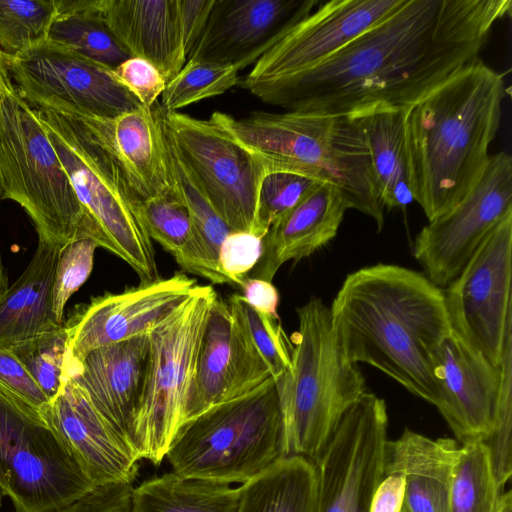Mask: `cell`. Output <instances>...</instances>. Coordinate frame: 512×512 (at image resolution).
<instances>
[{
    "label": "cell",
    "instance_id": "obj_18",
    "mask_svg": "<svg viewBox=\"0 0 512 512\" xmlns=\"http://www.w3.org/2000/svg\"><path fill=\"white\" fill-rule=\"evenodd\" d=\"M320 2L214 0L205 27L187 61L232 65L240 71L255 64Z\"/></svg>",
    "mask_w": 512,
    "mask_h": 512
},
{
    "label": "cell",
    "instance_id": "obj_5",
    "mask_svg": "<svg viewBox=\"0 0 512 512\" xmlns=\"http://www.w3.org/2000/svg\"><path fill=\"white\" fill-rule=\"evenodd\" d=\"M37 112L82 206L83 237L125 261L140 284L158 280L155 250L140 215L142 201L89 120Z\"/></svg>",
    "mask_w": 512,
    "mask_h": 512
},
{
    "label": "cell",
    "instance_id": "obj_7",
    "mask_svg": "<svg viewBox=\"0 0 512 512\" xmlns=\"http://www.w3.org/2000/svg\"><path fill=\"white\" fill-rule=\"evenodd\" d=\"M166 457L179 476L230 485L243 484L265 470L282 457L275 379L185 422Z\"/></svg>",
    "mask_w": 512,
    "mask_h": 512
},
{
    "label": "cell",
    "instance_id": "obj_38",
    "mask_svg": "<svg viewBox=\"0 0 512 512\" xmlns=\"http://www.w3.org/2000/svg\"><path fill=\"white\" fill-rule=\"evenodd\" d=\"M140 215L151 240L178 262L193 237L192 222L185 205L174 194L160 196L142 201Z\"/></svg>",
    "mask_w": 512,
    "mask_h": 512
},
{
    "label": "cell",
    "instance_id": "obj_26",
    "mask_svg": "<svg viewBox=\"0 0 512 512\" xmlns=\"http://www.w3.org/2000/svg\"><path fill=\"white\" fill-rule=\"evenodd\" d=\"M459 446L450 438L431 439L409 429L387 440L384 474L405 480L401 512H448L452 468Z\"/></svg>",
    "mask_w": 512,
    "mask_h": 512
},
{
    "label": "cell",
    "instance_id": "obj_37",
    "mask_svg": "<svg viewBox=\"0 0 512 512\" xmlns=\"http://www.w3.org/2000/svg\"><path fill=\"white\" fill-rule=\"evenodd\" d=\"M10 349L27 368L48 400L53 398L60 390L65 378L67 353L65 325L37 335Z\"/></svg>",
    "mask_w": 512,
    "mask_h": 512
},
{
    "label": "cell",
    "instance_id": "obj_2",
    "mask_svg": "<svg viewBox=\"0 0 512 512\" xmlns=\"http://www.w3.org/2000/svg\"><path fill=\"white\" fill-rule=\"evenodd\" d=\"M329 310L347 363L373 366L436 405L433 359L451 332L443 289L423 273L379 263L348 274Z\"/></svg>",
    "mask_w": 512,
    "mask_h": 512
},
{
    "label": "cell",
    "instance_id": "obj_6",
    "mask_svg": "<svg viewBox=\"0 0 512 512\" xmlns=\"http://www.w3.org/2000/svg\"><path fill=\"white\" fill-rule=\"evenodd\" d=\"M291 365L276 379L282 457L316 462L348 409L368 392L356 365L347 363L333 334L330 310L320 298L296 309Z\"/></svg>",
    "mask_w": 512,
    "mask_h": 512
},
{
    "label": "cell",
    "instance_id": "obj_41",
    "mask_svg": "<svg viewBox=\"0 0 512 512\" xmlns=\"http://www.w3.org/2000/svg\"><path fill=\"white\" fill-rule=\"evenodd\" d=\"M96 243L89 238H77L59 251L52 291V306L56 321L64 324V309L69 298L87 281L94 263Z\"/></svg>",
    "mask_w": 512,
    "mask_h": 512
},
{
    "label": "cell",
    "instance_id": "obj_40",
    "mask_svg": "<svg viewBox=\"0 0 512 512\" xmlns=\"http://www.w3.org/2000/svg\"><path fill=\"white\" fill-rule=\"evenodd\" d=\"M319 183L288 172L267 173L258 194L256 235L263 238L276 220L296 206Z\"/></svg>",
    "mask_w": 512,
    "mask_h": 512
},
{
    "label": "cell",
    "instance_id": "obj_29",
    "mask_svg": "<svg viewBox=\"0 0 512 512\" xmlns=\"http://www.w3.org/2000/svg\"><path fill=\"white\" fill-rule=\"evenodd\" d=\"M404 108L376 107L350 115L365 140L375 188L383 207L404 208L414 201Z\"/></svg>",
    "mask_w": 512,
    "mask_h": 512
},
{
    "label": "cell",
    "instance_id": "obj_11",
    "mask_svg": "<svg viewBox=\"0 0 512 512\" xmlns=\"http://www.w3.org/2000/svg\"><path fill=\"white\" fill-rule=\"evenodd\" d=\"M172 144L231 232L256 235L261 160L212 119H198L154 104Z\"/></svg>",
    "mask_w": 512,
    "mask_h": 512
},
{
    "label": "cell",
    "instance_id": "obj_52",
    "mask_svg": "<svg viewBox=\"0 0 512 512\" xmlns=\"http://www.w3.org/2000/svg\"><path fill=\"white\" fill-rule=\"evenodd\" d=\"M2 498H3V496H2V494L0 492V509H1V506H2Z\"/></svg>",
    "mask_w": 512,
    "mask_h": 512
},
{
    "label": "cell",
    "instance_id": "obj_4",
    "mask_svg": "<svg viewBox=\"0 0 512 512\" xmlns=\"http://www.w3.org/2000/svg\"><path fill=\"white\" fill-rule=\"evenodd\" d=\"M210 119L255 154L267 173L288 172L334 186L347 209L371 217L380 231L384 207L373 181L368 149L351 116L298 111L254 112Z\"/></svg>",
    "mask_w": 512,
    "mask_h": 512
},
{
    "label": "cell",
    "instance_id": "obj_42",
    "mask_svg": "<svg viewBox=\"0 0 512 512\" xmlns=\"http://www.w3.org/2000/svg\"><path fill=\"white\" fill-rule=\"evenodd\" d=\"M263 238L250 232H230L219 252V267L231 284L240 285L262 255Z\"/></svg>",
    "mask_w": 512,
    "mask_h": 512
},
{
    "label": "cell",
    "instance_id": "obj_20",
    "mask_svg": "<svg viewBox=\"0 0 512 512\" xmlns=\"http://www.w3.org/2000/svg\"><path fill=\"white\" fill-rule=\"evenodd\" d=\"M501 365L490 362L451 330L433 359L435 407L462 443L485 441L493 425Z\"/></svg>",
    "mask_w": 512,
    "mask_h": 512
},
{
    "label": "cell",
    "instance_id": "obj_30",
    "mask_svg": "<svg viewBox=\"0 0 512 512\" xmlns=\"http://www.w3.org/2000/svg\"><path fill=\"white\" fill-rule=\"evenodd\" d=\"M238 488L236 512H314L315 465L284 456Z\"/></svg>",
    "mask_w": 512,
    "mask_h": 512
},
{
    "label": "cell",
    "instance_id": "obj_10",
    "mask_svg": "<svg viewBox=\"0 0 512 512\" xmlns=\"http://www.w3.org/2000/svg\"><path fill=\"white\" fill-rule=\"evenodd\" d=\"M96 486L38 408L0 383V492L16 512H51Z\"/></svg>",
    "mask_w": 512,
    "mask_h": 512
},
{
    "label": "cell",
    "instance_id": "obj_47",
    "mask_svg": "<svg viewBox=\"0 0 512 512\" xmlns=\"http://www.w3.org/2000/svg\"><path fill=\"white\" fill-rule=\"evenodd\" d=\"M243 299L256 311L279 319V293L272 282L246 277L239 285Z\"/></svg>",
    "mask_w": 512,
    "mask_h": 512
},
{
    "label": "cell",
    "instance_id": "obj_25",
    "mask_svg": "<svg viewBox=\"0 0 512 512\" xmlns=\"http://www.w3.org/2000/svg\"><path fill=\"white\" fill-rule=\"evenodd\" d=\"M86 118L141 201L173 194L161 129L152 107L141 105L114 118Z\"/></svg>",
    "mask_w": 512,
    "mask_h": 512
},
{
    "label": "cell",
    "instance_id": "obj_46",
    "mask_svg": "<svg viewBox=\"0 0 512 512\" xmlns=\"http://www.w3.org/2000/svg\"><path fill=\"white\" fill-rule=\"evenodd\" d=\"M214 0H179L187 56L200 37Z\"/></svg>",
    "mask_w": 512,
    "mask_h": 512
},
{
    "label": "cell",
    "instance_id": "obj_43",
    "mask_svg": "<svg viewBox=\"0 0 512 512\" xmlns=\"http://www.w3.org/2000/svg\"><path fill=\"white\" fill-rule=\"evenodd\" d=\"M114 74L143 106L149 108L157 102L167 84L154 65L138 57H130L119 64L114 68Z\"/></svg>",
    "mask_w": 512,
    "mask_h": 512
},
{
    "label": "cell",
    "instance_id": "obj_9",
    "mask_svg": "<svg viewBox=\"0 0 512 512\" xmlns=\"http://www.w3.org/2000/svg\"><path fill=\"white\" fill-rule=\"evenodd\" d=\"M217 293L197 285L192 295L149 331L150 349L133 424L138 459L159 465L185 412L201 343Z\"/></svg>",
    "mask_w": 512,
    "mask_h": 512
},
{
    "label": "cell",
    "instance_id": "obj_8",
    "mask_svg": "<svg viewBox=\"0 0 512 512\" xmlns=\"http://www.w3.org/2000/svg\"><path fill=\"white\" fill-rule=\"evenodd\" d=\"M0 199L28 214L38 242L62 248L83 237L84 214L38 112L16 87L0 100Z\"/></svg>",
    "mask_w": 512,
    "mask_h": 512
},
{
    "label": "cell",
    "instance_id": "obj_51",
    "mask_svg": "<svg viewBox=\"0 0 512 512\" xmlns=\"http://www.w3.org/2000/svg\"><path fill=\"white\" fill-rule=\"evenodd\" d=\"M8 282H9V279H8V276L4 269V266L2 263V258H1V253H0V296L3 295L6 292V290L9 288Z\"/></svg>",
    "mask_w": 512,
    "mask_h": 512
},
{
    "label": "cell",
    "instance_id": "obj_34",
    "mask_svg": "<svg viewBox=\"0 0 512 512\" xmlns=\"http://www.w3.org/2000/svg\"><path fill=\"white\" fill-rule=\"evenodd\" d=\"M232 65L187 61L161 94L160 107L173 112L203 99L221 95L239 83Z\"/></svg>",
    "mask_w": 512,
    "mask_h": 512
},
{
    "label": "cell",
    "instance_id": "obj_50",
    "mask_svg": "<svg viewBox=\"0 0 512 512\" xmlns=\"http://www.w3.org/2000/svg\"><path fill=\"white\" fill-rule=\"evenodd\" d=\"M497 512H512V495L510 490L503 492L501 505Z\"/></svg>",
    "mask_w": 512,
    "mask_h": 512
},
{
    "label": "cell",
    "instance_id": "obj_35",
    "mask_svg": "<svg viewBox=\"0 0 512 512\" xmlns=\"http://www.w3.org/2000/svg\"><path fill=\"white\" fill-rule=\"evenodd\" d=\"M56 0H0V50L13 57L47 38Z\"/></svg>",
    "mask_w": 512,
    "mask_h": 512
},
{
    "label": "cell",
    "instance_id": "obj_48",
    "mask_svg": "<svg viewBox=\"0 0 512 512\" xmlns=\"http://www.w3.org/2000/svg\"><path fill=\"white\" fill-rule=\"evenodd\" d=\"M404 493L405 480L402 474H384L374 492L370 512H401Z\"/></svg>",
    "mask_w": 512,
    "mask_h": 512
},
{
    "label": "cell",
    "instance_id": "obj_13",
    "mask_svg": "<svg viewBox=\"0 0 512 512\" xmlns=\"http://www.w3.org/2000/svg\"><path fill=\"white\" fill-rule=\"evenodd\" d=\"M512 212L443 290L451 330L500 366L512 334Z\"/></svg>",
    "mask_w": 512,
    "mask_h": 512
},
{
    "label": "cell",
    "instance_id": "obj_28",
    "mask_svg": "<svg viewBox=\"0 0 512 512\" xmlns=\"http://www.w3.org/2000/svg\"><path fill=\"white\" fill-rule=\"evenodd\" d=\"M169 177L173 194L187 208L193 227L190 245L177 262L189 273L201 276L213 284H231L219 267V252L231 232L212 207L177 154L157 111Z\"/></svg>",
    "mask_w": 512,
    "mask_h": 512
},
{
    "label": "cell",
    "instance_id": "obj_19",
    "mask_svg": "<svg viewBox=\"0 0 512 512\" xmlns=\"http://www.w3.org/2000/svg\"><path fill=\"white\" fill-rule=\"evenodd\" d=\"M270 378L268 365L236 322L227 300L217 295L206 323L185 422L250 393Z\"/></svg>",
    "mask_w": 512,
    "mask_h": 512
},
{
    "label": "cell",
    "instance_id": "obj_21",
    "mask_svg": "<svg viewBox=\"0 0 512 512\" xmlns=\"http://www.w3.org/2000/svg\"><path fill=\"white\" fill-rule=\"evenodd\" d=\"M39 411L96 487L133 483L139 461L72 376Z\"/></svg>",
    "mask_w": 512,
    "mask_h": 512
},
{
    "label": "cell",
    "instance_id": "obj_33",
    "mask_svg": "<svg viewBox=\"0 0 512 512\" xmlns=\"http://www.w3.org/2000/svg\"><path fill=\"white\" fill-rule=\"evenodd\" d=\"M502 495L486 444L471 441L459 446L452 468L448 512H497Z\"/></svg>",
    "mask_w": 512,
    "mask_h": 512
},
{
    "label": "cell",
    "instance_id": "obj_15",
    "mask_svg": "<svg viewBox=\"0 0 512 512\" xmlns=\"http://www.w3.org/2000/svg\"><path fill=\"white\" fill-rule=\"evenodd\" d=\"M512 212V157L490 156L467 196L417 234L413 254L425 275L446 287L463 269L484 238Z\"/></svg>",
    "mask_w": 512,
    "mask_h": 512
},
{
    "label": "cell",
    "instance_id": "obj_24",
    "mask_svg": "<svg viewBox=\"0 0 512 512\" xmlns=\"http://www.w3.org/2000/svg\"><path fill=\"white\" fill-rule=\"evenodd\" d=\"M346 210L344 198L334 186L317 184L269 227L262 239L261 258L250 277L272 282L284 263L315 253L337 235Z\"/></svg>",
    "mask_w": 512,
    "mask_h": 512
},
{
    "label": "cell",
    "instance_id": "obj_12",
    "mask_svg": "<svg viewBox=\"0 0 512 512\" xmlns=\"http://www.w3.org/2000/svg\"><path fill=\"white\" fill-rule=\"evenodd\" d=\"M22 98L37 110L93 118H114L140 107L114 69L48 38L9 59Z\"/></svg>",
    "mask_w": 512,
    "mask_h": 512
},
{
    "label": "cell",
    "instance_id": "obj_16",
    "mask_svg": "<svg viewBox=\"0 0 512 512\" xmlns=\"http://www.w3.org/2000/svg\"><path fill=\"white\" fill-rule=\"evenodd\" d=\"M405 0H332L289 28L239 80L250 93L302 73L325 61L364 31L387 17Z\"/></svg>",
    "mask_w": 512,
    "mask_h": 512
},
{
    "label": "cell",
    "instance_id": "obj_32",
    "mask_svg": "<svg viewBox=\"0 0 512 512\" xmlns=\"http://www.w3.org/2000/svg\"><path fill=\"white\" fill-rule=\"evenodd\" d=\"M47 38L112 69L130 58L97 15L92 0H56Z\"/></svg>",
    "mask_w": 512,
    "mask_h": 512
},
{
    "label": "cell",
    "instance_id": "obj_14",
    "mask_svg": "<svg viewBox=\"0 0 512 512\" xmlns=\"http://www.w3.org/2000/svg\"><path fill=\"white\" fill-rule=\"evenodd\" d=\"M387 426L385 401L369 391L348 409L314 462V512H370L384 476Z\"/></svg>",
    "mask_w": 512,
    "mask_h": 512
},
{
    "label": "cell",
    "instance_id": "obj_36",
    "mask_svg": "<svg viewBox=\"0 0 512 512\" xmlns=\"http://www.w3.org/2000/svg\"><path fill=\"white\" fill-rule=\"evenodd\" d=\"M227 303L236 322L268 365L272 377L280 378L291 365L292 352L280 319L256 311L240 294L231 295Z\"/></svg>",
    "mask_w": 512,
    "mask_h": 512
},
{
    "label": "cell",
    "instance_id": "obj_23",
    "mask_svg": "<svg viewBox=\"0 0 512 512\" xmlns=\"http://www.w3.org/2000/svg\"><path fill=\"white\" fill-rule=\"evenodd\" d=\"M130 57L147 60L168 83L187 61L179 0H92Z\"/></svg>",
    "mask_w": 512,
    "mask_h": 512
},
{
    "label": "cell",
    "instance_id": "obj_17",
    "mask_svg": "<svg viewBox=\"0 0 512 512\" xmlns=\"http://www.w3.org/2000/svg\"><path fill=\"white\" fill-rule=\"evenodd\" d=\"M197 282L185 273L104 294L78 308L64 323L67 353L64 373L74 376L93 350L148 333L194 292Z\"/></svg>",
    "mask_w": 512,
    "mask_h": 512
},
{
    "label": "cell",
    "instance_id": "obj_31",
    "mask_svg": "<svg viewBox=\"0 0 512 512\" xmlns=\"http://www.w3.org/2000/svg\"><path fill=\"white\" fill-rule=\"evenodd\" d=\"M239 488L174 472L133 487L130 512H236Z\"/></svg>",
    "mask_w": 512,
    "mask_h": 512
},
{
    "label": "cell",
    "instance_id": "obj_39",
    "mask_svg": "<svg viewBox=\"0 0 512 512\" xmlns=\"http://www.w3.org/2000/svg\"><path fill=\"white\" fill-rule=\"evenodd\" d=\"M501 370L493 425L483 442L489 450L496 480L503 488L512 474V334L505 344Z\"/></svg>",
    "mask_w": 512,
    "mask_h": 512
},
{
    "label": "cell",
    "instance_id": "obj_1",
    "mask_svg": "<svg viewBox=\"0 0 512 512\" xmlns=\"http://www.w3.org/2000/svg\"><path fill=\"white\" fill-rule=\"evenodd\" d=\"M510 0H405L317 66L262 86L264 103L320 115L408 109L478 60Z\"/></svg>",
    "mask_w": 512,
    "mask_h": 512
},
{
    "label": "cell",
    "instance_id": "obj_22",
    "mask_svg": "<svg viewBox=\"0 0 512 512\" xmlns=\"http://www.w3.org/2000/svg\"><path fill=\"white\" fill-rule=\"evenodd\" d=\"M150 349L149 332L91 351L72 376L138 460L133 424Z\"/></svg>",
    "mask_w": 512,
    "mask_h": 512
},
{
    "label": "cell",
    "instance_id": "obj_44",
    "mask_svg": "<svg viewBox=\"0 0 512 512\" xmlns=\"http://www.w3.org/2000/svg\"><path fill=\"white\" fill-rule=\"evenodd\" d=\"M133 486L112 483L97 486L75 502L51 512H130Z\"/></svg>",
    "mask_w": 512,
    "mask_h": 512
},
{
    "label": "cell",
    "instance_id": "obj_49",
    "mask_svg": "<svg viewBox=\"0 0 512 512\" xmlns=\"http://www.w3.org/2000/svg\"><path fill=\"white\" fill-rule=\"evenodd\" d=\"M9 59L10 57L0 50V100L15 88L10 73Z\"/></svg>",
    "mask_w": 512,
    "mask_h": 512
},
{
    "label": "cell",
    "instance_id": "obj_3",
    "mask_svg": "<svg viewBox=\"0 0 512 512\" xmlns=\"http://www.w3.org/2000/svg\"><path fill=\"white\" fill-rule=\"evenodd\" d=\"M503 98V76L478 59L408 108L410 188L429 221L478 182L500 126Z\"/></svg>",
    "mask_w": 512,
    "mask_h": 512
},
{
    "label": "cell",
    "instance_id": "obj_45",
    "mask_svg": "<svg viewBox=\"0 0 512 512\" xmlns=\"http://www.w3.org/2000/svg\"><path fill=\"white\" fill-rule=\"evenodd\" d=\"M0 383L38 409L49 401L27 368L10 348L0 347Z\"/></svg>",
    "mask_w": 512,
    "mask_h": 512
},
{
    "label": "cell",
    "instance_id": "obj_27",
    "mask_svg": "<svg viewBox=\"0 0 512 512\" xmlns=\"http://www.w3.org/2000/svg\"><path fill=\"white\" fill-rule=\"evenodd\" d=\"M59 251L38 242L24 272L0 296V347L11 348L64 325L56 321L52 306Z\"/></svg>",
    "mask_w": 512,
    "mask_h": 512
}]
</instances>
